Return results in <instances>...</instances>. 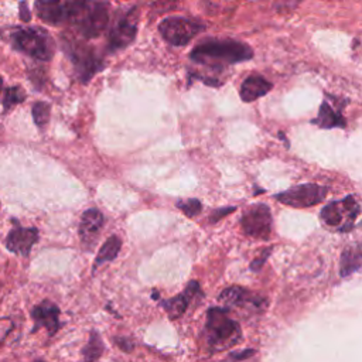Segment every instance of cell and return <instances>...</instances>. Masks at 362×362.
Segmentation results:
<instances>
[{
    "instance_id": "603a6c76",
    "label": "cell",
    "mask_w": 362,
    "mask_h": 362,
    "mask_svg": "<svg viewBox=\"0 0 362 362\" xmlns=\"http://www.w3.org/2000/svg\"><path fill=\"white\" fill-rule=\"evenodd\" d=\"M24 98H25V95L21 90V88H18V86L7 88L6 93H4V99H3L4 109H10L13 105H17V103L23 102Z\"/></svg>"
},
{
    "instance_id": "f546056e",
    "label": "cell",
    "mask_w": 362,
    "mask_h": 362,
    "mask_svg": "<svg viewBox=\"0 0 362 362\" xmlns=\"http://www.w3.org/2000/svg\"><path fill=\"white\" fill-rule=\"evenodd\" d=\"M38 362H42V361H38Z\"/></svg>"
},
{
    "instance_id": "4fadbf2b",
    "label": "cell",
    "mask_w": 362,
    "mask_h": 362,
    "mask_svg": "<svg viewBox=\"0 0 362 362\" xmlns=\"http://www.w3.org/2000/svg\"><path fill=\"white\" fill-rule=\"evenodd\" d=\"M136 31H137V23H136V18H133L132 13L116 20V23L113 24L109 33V41H107L109 49L117 51L127 47L134 40Z\"/></svg>"
},
{
    "instance_id": "ffe728a7",
    "label": "cell",
    "mask_w": 362,
    "mask_h": 362,
    "mask_svg": "<svg viewBox=\"0 0 362 362\" xmlns=\"http://www.w3.org/2000/svg\"><path fill=\"white\" fill-rule=\"evenodd\" d=\"M120 247H122L120 238L116 236V235L109 236L105 240V243L102 245V247L99 249V252H98V256H96V260H95V266H100V264H103L106 262H112L117 256Z\"/></svg>"
},
{
    "instance_id": "ac0fdd59",
    "label": "cell",
    "mask_w": 362,
    "mask_h": 362,
    "mask_svg": "<svg viewBox=\"0 0 362 362\" xmlns=\"http://www.w3.org/2000/svg\"><path fill=\"white\" fill-rule=\"evenodd\" d=\"M317 126L322 129H332V127H344L345 126V119L342 117L341 112L334 110V107L328 103V100H324L318 116L313 120Z\"/></svg>"
},
{
    "instance_id": "ba28073f",
    "label": "cell",
    "mask_w": 362,
    "mask_h": 362,
    "mask_svg": "<svg viewBox=\"0 0 362 362\" xmlns=\"http://www.w3.org/2000/svg\"><path fill=\"white\" fill-rule=\"evenodd\" d=\"M328 194V188L318 184H301L276 195V199L294 208H308L320 204Z\"/></svg>"
},
{
    "instance_id": "30bf717a",
    "label": "cell",
    "mask_w": 362,
    "mask_h": 362,
    "mask_svg": "<svg viewBox=\"0 0 362 362\" xmlns=\"http://www.w3.org/2000/svg\"><path fill=\"white\" fill-rule=\"evenodd\" d=\"M109 21V11L107 6L98 1H89L85 11L81 17L74 23L76 30L85 38L98 37L107 25Z\"/></svg>"
},
{
    "instance_id": "cb8c5ba5",
    "label": "cell",
    "mask_w": 362,
    "mask_h": 362,
    "mask_svg": "<svg viewBox=\"0 0 362 362\" xmlns=\"http://www.w3.org/2000/svg\"><path fill=\"white\" fill-rule=\"evenodd\" d=\"M177 206L189 218L197 216L201 212V208H202L201 202L198 199H195V198L180 201V202H177Z\"/></svg>"
},
{
    "instance_id": "7c38bea8",
    "label": "cell",
    "mask_w": 362,
    "mask_h": 362,
    "mask_svg": "<svg viewBox=\"0 0 362 362\" xmlns=\"http://www.w3.org/2000/svg\"><path fill=\"white\" fill-rule=\"evenodd\" d=\"M219 300L228 305V307H240L246 310H255V311H262L266 307V300L253 294L252 291H247L243 287H228L225 288Z\"/></svg>"
},
{
    "instance_id": "4316f807",
    "label": "cell",
    "mask_w": 362,
    "mask_h": 362,
    "mask_svg": "<svg viewBox=\"0 0 362 362\" xmlns=\"http://www.w3.org/2000/svg\"><path fill=\"white\" fill-rule=\"evenodd\" d=\"M303 1V0H277V8L279 10H291L294 7H297V4Z\"/></svg>"
},
{
    "instance_id": "52a82bcc",
    "label": "cell",
    "mask_w": 362,
    "mask_h": 362,
    "mask_svg": "<svg viewBox=\"0 0 362 362\" xmlns=\"http://www.w3.org/2000/svg\"><path fill=\"white\" fill-rule=\"evenodd\" d=\"M65 51L74 64L81 82H88L96 72L103 69L102 58L88 45L81 42H66Z\"/></svg>"
},
{
    "instance_id": "5bb4252c",
    "label": "cell",
    "mask_w": 362,
    "mask_h": 362,
    "mask_svg": "<svg viewBox=\"0 0 362 362\" xmlns=\"http://www.w3.org/2000/svg\"><path fill=\"white\" fill-rule=\"evenodd\" d=\"M102 225H103V215L96 208H89L82 214L78 232H79L81 242L86 249H92L95 246Z\"/></svg>"
},
{
    "instance_id": "5b68a950",
    "label": "cell",
    "mask_w": 362,
    "mask_h": 362,
    "mask_svg": "<svg viewBox=\"0 0 362 362\" xmlns=\"http://www.w3.org/2000/svg\"><path fill=\"white\" fill-rule=\"evenodd\" d=\"M205 30V25L195 18L181 17V16H171L164 18L160 25L158 31L161 37L174 47H181L188 44L197 34Z\"/></svg>"
},
{
    "instance_id": "6da1fadb",
    "label": "cell",
    "mask_w": 362,
    "mask_h": 362,
    "mask_svg": "<svg viewBox=\"0 0 362 362\" xmlns=\"http://www.w3.org/2000/svg\"><path fill=\"white\" fill-rule=\"evenodd\" d=\"M252 48L240 41L235 40H215L208 38L201 41L191 52L189 59L194 64L202 65L206 69L222 71L223 68L252 59Z\"/></svg>"
},
{
    "instance_id": "8992f818",
    "label": "cell",
    "mask_w": 362,
    "mask_h": 362,
    "mask_svg": "<svg viewBox=\"0 0 362 362\" xmlns=\"http://www.w3.org/2000/svg\"><path fill=\"white\" fill-rule=\"evenodd\" d=\"M358 215L359 204L354 195H348L342 201H332L327 204L320 214L322 222L327 226L335 228L339 232L349 230Z\"/></svg>"
},
{
    "instance_id": "8fae6325",
    "label": "cell",
    "mask_w": 362,
    "mask_h": 362,
    "mask_svg": "<svg viewBox=\"0 0 362 362\" xmlns=\"http://www.w3.org/2000/svg\"><path fill=\"white\" fill-rule=\"evenodd\" d=\"M37 239L38 230L35 228H24L17 221H13V226L6 238V247L13 253L28 256Z\"/></svg>"
},
{
    "instance_id": "7402d4cb",
    "label": "cell",
    "mask_w": 362,
    "mask_h": 362,
    "mask_svg": "<svg viewBox=\"0 0 362 362\" xmlns=\"http://www.w3.org/2000/svg\"><path fill=\"white\" fill-rule=\"evenodd\" d=\"M49 105L47 102H35L33 106V119L38 127H44L49 120Z\"/></svg>"
},
{
    "instance_id": "d6986e66",
    "label": "cell",
    "mask_w": 362,
    "mask_h": 362,
    "mask_svg": "<svg viewBox=\"0 0 362 362\" xmlns=\"http://www.w3.org/2000/svg\"><path fill=\"white\" fill-rule=\"evenodd\" d=\"M361 267V245L356 243L355 246L346 247L341 255V267L339 273L342 277H346Z\"/></svg>"
},
{
    "instance_id": "484cf974",
    "label": "cell",
    "mask_w": 362,
    "mask_h": 362,
    "mask_svg": "<svg viewBox=\"0 0 362 362\" xmlns=\"http://www.w3.org/2000/svg\"><path fill=\"white\" fill-rule=\"evenodd\" d=\"M233 211H235V208H233V206L215 209V212H212V214H211L209 219H211V222H216V221H219L222 216H225V215H228V214H230V212H233Z\"/></svg>"
},
{
    "instance_id": "3957f363",
    "label": "cell",
    "mask_w": 362,
    "mask_h": 362,
    "mask_svg": "<svg viewBox=\"0 0 362 362\" xmlns=\"http://www.w3.org/2000/svg\"><path fill=\"white\" fill-rule=\"evenodd\" d=\"M90 0H37L38 17L48 24L75 23L85 11Z\"/></svg>"
},
{
    "instance_id": "e0dca14e",
    "label": "cell",
    "mask_w": 362,
    "mask_h": 362,
    "mask_svg": "<svg viewBox=\"0 0 362 362\" xmlns=\"http://www.w3.org/2000/svg\"><path fill=\"white\" fill-rule=\"evenodd\" d=\"M272 89V82H269L262 75H249L240 85V99L243 102H253L264 96Z\"/></svg>"
},
{
    "instance_id": "9a60e30c",
    "label": "cell",
    "mask_w": 362,
    "mask_h": 362,
    "mask_svg": "<svg viewBox=\"0 0 362 362\" xmlns=\"http://www.w3.org/2000/svg\"><path fill=\"white\" fill-rule=\"evenodd\" d=\"M201 297H202V293H201L198 281H189L182 294H178L173 298L161 301V305L164 307V310L167 311V314L171 320H177L178 317H181L185 313V310L188 308V305L192 300L201 298Z\"/></svg>"
},
{
    "instance_id": "2e32d148",
    "label": "cell",
    "mask_w": 362,
    "mask_h": 362,
    "mask_svg": "<svg viewBox=\"0 0 362 362\" xmlns=\"http://www.w3.org/2000/svg\"><path fill=\"white\" fill-rule=\"evenodd\" d=\"M31 318L34 320V329L45 328L49 335H54L59 328V308L52 301L44 300L31 310Z\"/></svg>"
},
{
    "instance_id": "44dd1931",
    "label": "cell",
    "mask_w": 362,
    "mask_h": 362,
    "mask_svg": "<svg viewBox=\"0 0 362 362\" xmlns=\"http://www.w3.org/2000/svg\"><path fill=\"white\" fill-rule=\"evenodd\" d=\"M102 352H103V342L100 341L98 332L93 331L89 335V341H88L86 346L82 349L85 362H93L95 359H98L102 355Z\"/></svg>"
},
{
    "instance_id": "d4e9b609",
    "label": "cell",
    "mask_w": 362,
    "mask_h": 362,
    "mask_svg": "<svg viewBox=\"0 0 362 362\" xmlns=\"http://www.w3.org/2000/svg\"><path fill=\"white\" fill-rule=\"evenodd\" d=\"M272 252V249L269 247V249H264L263 250V253L257 257V259H255L252 263H250V269L253 270V272H257V270H260L262 269V266L264 264V262H266V259L269 257V253Z\"/></svg>"
},
{
    "instance_id": "277c9868",
    "label": "cell",
    "mask_w": 362,
    "mask_h": 362,
    "mask_svg": "<svg viewBox=\"0 0 362 362\" xmlns=\"http://www.w3.org/2000/svg\"><path fill=\"white\" fill-rule=\"evenodd\" d=\"M11 40L16 49L40 61H49L54 54V41L41 28H20L13 33Z\"/></svg>"
},
{
    "instance_id": "83f0119b",
    "label": "cell",
    "mask_w": 362,
    "mask_h": 362,
    "mask_svg": "<svg viewBox=\"0 0 362 362\" xmlns=\"http://www.w3.org/2000/svg\"><path fill=\"white\" fill-rule=\"evenodd\" d=\"M20 18L23 20V21H30V18H31V16H30V11H28V8H27V4H25V1H21L20 3Z\"/></svg>"
},
{
    "instance_id": "f1b7e54d",
    "label": "cell",
    "mask_w": 362,
    "mask_h": 362,
    "mask_svg": "<svg viewBox=\"0 0 362 362\" xmlns=\"http://www.w3.org/2000/svg\"><path fill=\"white\" fill-rule=\"evenodd\" d=\"M1 88H3V79H1V76H0V92H1Z\"/></svg>"
},
{
    "instance_id": "7a4b0ae2",
    "label": "cell",
    "mask_w": 362,
    "mask_h": 362,
    "mask_svg": "<svg viewBox=\"0 0 362 362\" xmlns=\"http://www.w3.org/2000/svg\"><path fill=\"white\" fill-rule=\"evenodd\" d=\"M242 338L240 325L233 321L223 308H209L205 322V339L211 352H221Z\"/></svg>"
},
{
    "instance_id": "9c48e42d",
    "label": "cell",
    "mask_w": 362,
    "mask_h": 362,
    "mask_svg": "<svg viewBox=\"0 0 362 362\" xmlns=\"http://www.w3.org/2000/svg\"><path fill=\"white\" fill-rule=\"evenodd\" d=\"M242 229L246 235L259 239H267L272 232V214L266 204L249 206L240 219Z\"/></svg>"
}]
</instances>
